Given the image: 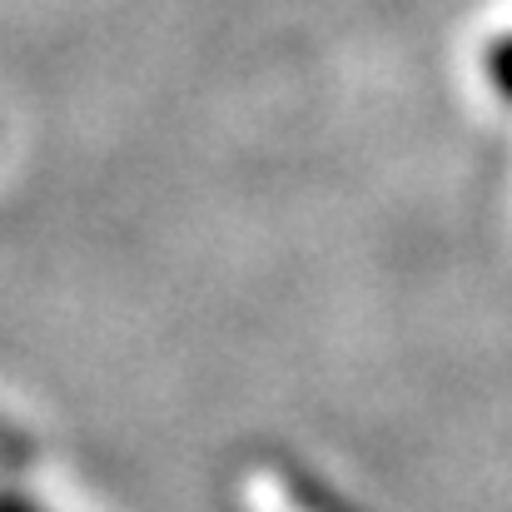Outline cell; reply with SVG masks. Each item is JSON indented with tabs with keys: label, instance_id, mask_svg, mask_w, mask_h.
<instances>
[{
	"label": "cell",
	"instance_id": "obj_2",
	"mask_svg": "<svg viewBox=\"0 0 512 512\" xmlns=\"http://www.w3.org/2000/svg\"><path fill=\"white\" fill-rule=\"evenodd\" d=\"M0 512H20V508H15V503H5V508H0Z\"/></svg>",
	"mask_w": 512,
	"mask_h": 512
},
{
	"label": "cell",
	"instance_id": "obj_1",
	"mask_svg": "<svg viewBox=\"0 0 512 512\" xmlns=\"http://www.w3.org/2000/svg\"><path fill=\"white\" fill-rule=\"evenodd\" d=\"M483 75H488L493 95H498L503 105H512V30L493 35V45H488V55H483Z\"/></svg>",
	"mask_w": 512,
	"mask_h": 512
}]
</instances>
